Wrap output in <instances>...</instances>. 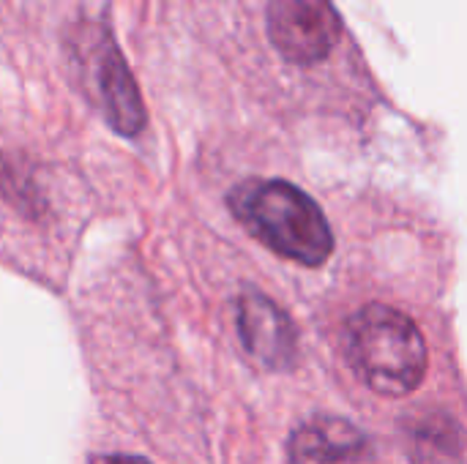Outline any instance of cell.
<instances>
[{"mask_svg": "<svg viewBox=\"0 0 467 464\" xmlns=\"http://www.w3.org/2000/svg\"><path fill=\"white\" fill-rule=\"evenodd\" d=\"M101 464H150L142 457H131V454H112L107 459H101Z\"/></svg>", "mask_w": 467, "mask_h": 464, "instance_id": "ba28073f", "label": "cell"}, {"mask_svg": "<svg viewBox=\"0 0 467 464\" xmlns=\"http://www.w3.org/2000/svg\"><path fill=\"white\" fill-rule=\"evenodd\" d=\"M345 353L356 375L389 399L413 394L430 364L419 325L405 312L383 304H369L348 320Z\"/></svg>", "mask_w": 467, "mask_h": 464, "instance_id": "7a4b0ae2", "label": "cell"}, {"mask_svg": "<svg viewBox=\"0 0 467 464\" xmlns=\"http://www.w3.org/2000/svg\"><path fill=\"white\" fill-rule=\"evenodd\" d=\"M93 79H96V93H99V101L104 107L109 126L123 137H134L137 131H142L145 107H142L140 90L131 79V71L123 55L107 36L96 46Z\"/></svg>", "mask_w": 467, "mask_h": 464, "instance_id": "277c9868", "label": "cell"}, {"mask_svg": "<svg viewBox=\"0 0 467 464\" xmlns=\"http://www.w3.org/2000/svg\"><path fill=\"white\" fill-rule=\"evenodd\" d=\"M268 36L276 52L293 63H317L339 41V19L328 0H274Z\"/></svg>", "mask_w": 467, "mask_h": 464, "instance_id": "3957f363", "label": "cell"}, {"mask_svg": "<svg viewBox=\"0 0 467 464\" xmlns=\"http://www.w3.org/2000/svg\"><path fill=\"white\" fill-rule=\"evenodd\" d=\"M238 334L244 347L271 369H282L296 353V328L290 317L265 295L249 293L238 304Z\"/></svg>", "mask_w": 467, "mask_h": 464, "instance_id": "5b68a950", "label": "cell"}, {"mask_svg": "<svg viewBox=\"0 0 467 464\" xmlns=\"http://www.w3.org/2000/svg\"><path fill=\"white\" fill-rule=\"evenodd\" d=\"M416 443L421 446L427 462L435 459V454L441 459H454L457 451L462 449V435H460V429L454 427V421L449 416H438V421L430 418V421H424L419 427Z\"/></svg>", "mask_w": 467, "mask_h": 464, "instance_id": "52a82bcc", "label": "cell"}, {"mask_svg": "<svg viewBox=\"0 0 467 464\" xmlns=\"http://www.w3.org/2000/svg\"><path fill=\"white\" fill-rule=\"evenodd\" d=\"M235 219L285 260L317 268L334 252V232L320 205L287 180H246L233 189Z\"/></svg>", "mask_w": 467, "mask_h": 464, "instance_id": "6da1fadb", "label": "cell"}, {"mask_svg": "<svg viewBox=\"0 0 467 464\" xmlns=\"http://www.w3.org/2000/svg\"><path fill=\"white\" fill-rule=\"evenodd\" d=\"M290 454L298 464H356L367 459L369 440L350 421L323 416L293 432Z\"/></svg>", "mask_w": 467, "mask_h": 464, "instance_id": "8992f818", "label": "cell"}]
</instances>
